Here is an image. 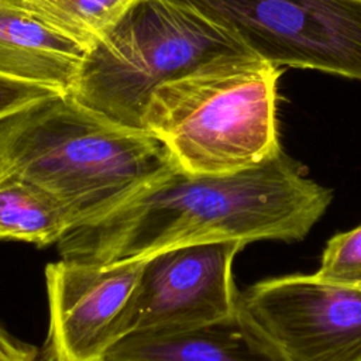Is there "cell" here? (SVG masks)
Returning a JSON list of instances; mask_svg holds the SVG:
<instances>
[{"instance_id": "cell-1", "label": "cell", "mask_w": 361, "mask_h": 361, "mask_svg": "<svg viewBox=\"0 0 361 361\" xmlns=\"http://www.w3.org/2000/svg\"><path fill=\"white\" fill-rule=\"evenodd\" d=\"M333 200L283 151L245 171L193 175L176 166L103 217L66 233L63 259L113 264L202 243L300 241Z\"/></svg>"}, {"instance_id": "cell-2", "label": "cell", "mask_w": 361, "mask_h": 361, "mask_svg": "<svg viewBox=\"0 0 361 361\" xmlns=\"http://www.w3.org/2000/svg\"><path fill=\"white\" fill-rule=\"evenodd\" d=\"M152 133L58 93L0 121V175L23 178L89 224L175 168Z\"/></svg>"}, {"instance_id": "cell-3", "label": "cell", "mask_w": 361, "mask_h": 361, "mask_svg": "<svg viewBox=\"0 0 361 361\" xmlns=\"http://www.w3.org/2000/svg\"><path fill=\"white\" fill-rule=\"evenodd\" d=\"M282 72L251 51L220 54L159 85L142 127L183 172L226 175L255 168L282 152L276 117Z\"/></svg>"}, {"instance_id": "cell-4", "label": "cell", "mask_w": 361, "mask_h": 361, "mask_svg": "<svg viewBox=\"0 0 361 361\" xmlns=\"http://www.w3.org/2000/svg\"><path fill=\"white\" fill-rule=\"evenodd\" d=\"M248 51L189 0H137L86 49L68 93L87 109L141 128L152 92L226 52Z\"/></svg>"}, {"instance_id": "cell-5", "label": "cell", "mask_w": 361, "mask_h": 361, "mask_svg": "<svg viewBox=\"0 0 361 361\" xmlns=\"http://www.w3.org/2000/svg\"><path fill=\"white\" fill-rule=\"evenodd\" d=\"M274 65L361 80V0H189Z\"/></svg>"}, {"instance_id": "cell-6", "label": "cell", "mask_w": 361, "mask_h": 361, "mask_svg": "<svg viewBox=\"0 0 361 361\" xmlns=\"http://www.w3.org/2000/svg\"><path fill=\"white\" fill-rule=\"evenodd\" d=\"M238 312L283 361H361V289L316 274L262 279Z\"/></svg>"}, {"instance_id": "cell-7", "label": "cell", "mask_w": 361, "mask_h": 361, "mask_svg": "<svg viewBox=\"0 0 361 361\" xmlns=\"http://www.w3.org/2000/svg\"><path fill=\"white\" fill-rule=\"evenodd\" d=\"M241 243L175 247L144 258L120 320V338L135 331L188 330L231 317L238 307L233 276Z\"/></svg>"}, {"instance_id": "cell-8", "label": "cell", "mask_w": 361, "mask_h": 361, "mask_svg": "<svg viewBox=\"0 0 361 361\" xmlns=\"http://www.w3.org/2000/svg\"><path fill=\"white\" fill-rule=\"evenodd\" d=\"M144 259L86 264L61 258L45 268L47 361H106Z\"/></svg>"}, {"instance_id": "cell-9", "label": "cell", "mask_w": 361, "mask_h": 361, "mask_svg": "<svg viewBox=\"0 0 361 361\" xmlns=\"http://www.w3.org/2000/svg\"><path fill=\"white\" fill-rule=\"evenodd\" d=\"M106 361H283L237 312L188 329L135 331L120 338Z\"/></svg>"}, {"instance_id": "cell-10", "label": "cell", "mask_w": 361, "mask_h": 361, "mask_svg": "<svg viewBox=\"0 0 361 361\" xmlns=\"http://www.w3.org/2000/svg\"><path fill=\"white\" fill-rule=\"evenodd\" d=\"M85 54L69 38L0 4V76L69 93Z\"/></svg>"}, {"instance_id": "cell-11", "label": "cell", "mask_w": 361, "mask_h": 361, "mask_svg": "<svg viewBox=\"0 0 361 361\" xmlns=\"http://www.w3.org/2000/svg\"><path fill=\"white\" fill-rule=\"evenodd\" d=\"M72 228V216L52 195L23 178L0 175V240L48 247Z\"/></svg>"}, {"instance_id": "cell-12", "label": "cell", "mask_w": 361, "mask_h": 361, "mask_svg": "<svg viewBox=\"0 0 361 361\" xmlns=\"http://www.w3.org/2000/svg\"><path fill=\"white\" fill-rule=\"evenodd\" d=\"M137 0H0L49 30L90 48Z\"/></svg>"}, {"instance_id": "cell-13", "label": "cell", "mask_w": 361, "mask_h": 361, "mask_svg": "<svg viewBox=\"0 0 361 361\" xmlns=\"http://www.w3.org/2000/svg\"><path fill=\"white\" fill-rule=\"evenodd\" d=\"M314 274L324 281L361 289V226L327 241Z\"/></svg>"}, {"instance_id": "cell-14", "label": "cell", "mask_w": 361, "mask_h": 361, "mask_svg": "<svg viewBox=\"0 0 361 361\" xmlns=\"http://www.w3.org/2000/svg\"><path fill=\"white\" fill-rule=\"evenodd\" d=\"M58 93L59 92L48 87L17 82L0 76V121L37 102Z\"/></svg>"}, {"instance_id": "cell-15", "label": "cell", "mask_w": 361, "mask_h": 361, "mask_svg": "<svg viewBox=\"0 0 361 361\" xmlns=\"http://www.w3.org/2000/svg\"><path fill=\"white\" fill-rule=\"evenodd\" d=\"M0 361H38V350L18 341L0 324Z\"/></svg>"}]
</instances>
